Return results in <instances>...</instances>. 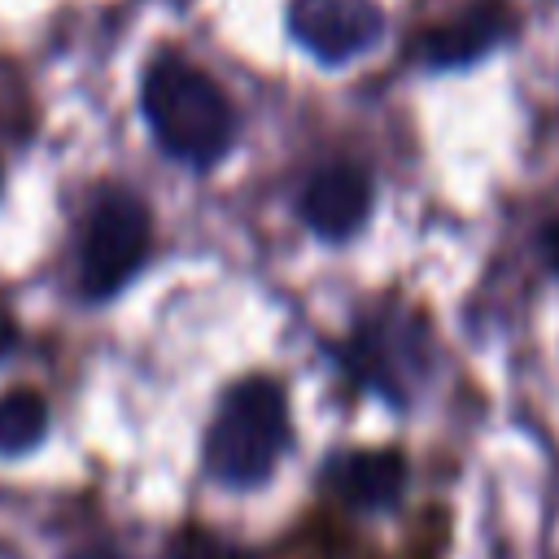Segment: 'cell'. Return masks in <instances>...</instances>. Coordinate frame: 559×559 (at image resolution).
<instances>
[{"mask_svg":"<svg viewBox=\"0 0 559 559\" xmlns=\"http://www.w3.org/2000/svg\"><path fill=\"white\" fill-rule=\"evenodd\" d=\"M140 105L153 140L188 166H214L236 144V109L223 87L179 52H157L144 70Z\"/></svg>","mask_w":559,"mask_h":559,"instance_id":"obj_1","label":"cell"},{"mask_svg":"<svg viewBox=\"0 0 559 559\" xmlns=\"http://www.w3.org/2000/svg\"><path fill=\"white\" fill-rule=\"evenodd\" d=\"M288 441L284 389L271 376H249L231 384L205 432V467L227 489L262 485Z\"/></svg>","mask_w":559,"mask_h":559,"instance_id":"obj_2","label":"cell"},{"mask_svg":"<svg viewBox=\"0 0 559 559\" xmlns=\"http://www.w3.org/2000/svg\"><path fill=\"white\" fill-rule=\"evenodd\" d=\"M148 236H153L148 205L131 188H122V183L96 188V197L87 205L83 253H79V288H83V297L105 301L118 288H127V280L148 258Z\"/></svg>","mask_w":559,"mask_h":559,"instance_id":"obj_3","label":"cell"},{"mask_svg":"<svg viewBox=\"0 0 559 559\" xmlns=\"http://www.w3.org/2000/svg\"><path fill=\"white\" fill-rule=\"evenodd\" d=\"M288 31L314 61L341 66L380 44L384 9L376 0H293Z\"/></svg>","mask_w":559,"mask_h":559,"instance_id":"obj_4","label":"cell"},{"mask_svg":"<svg viewBox=\"0 0 559 559\" xmlns=\"http://www.w3.org/2000/svg\"><path fill=\"white\" fill-rule=\"evenodd\" d=\"M371 214V175L354 162H332L310 175L301 192V218L323 240H349Z\"/></svg>","mask_w":559,"mask_h":559,"instance_id":"obj_5","label":"cell"},{"mask_svg":"<svg viewBox=\"0 0 559 559\" xmlns=\"http://www.w3.org/2000/svg\"><path fill=\"white\" fill-rule=\"evenodd\" d=\"M323 480L349 507H389L406 485V459L397 450H349L323 467Z\"/></svg>","mask_w":559,"mask_h":559,"instance_id":"obj_6","label":"cell"},{"mask_svg":"<svg viewBox=\"0 0 559 559\" xmlns=\"http://www.w3.org/2000/svg\"><path fill=\"white\" fill-rule=\"evenodd\" d=\"M502 31H507V13H502L493 0H480V4L463 9L459 17L432 26V31L424 35L419 57H424L428 66H437V70L467 66V61L485 57V52L502 39Z\"/></svg>","mask_w":559,"mask_h":559,"instance_id":"obj_7","label":"cell"},{"mask_svg":"<svg viewBox=\"0 0 559 559\" xmlns=\"http://www.w3.org/2000/svg\"><path fill=\"white\" fill-rule=\"evenodd\" d=\"M48 432V406L39 393L17 389L0 397V454H26Z\"/></svg>","mask_w":559,"mask_h":559,"instance_id":"obj_8","label":"cell"},{"mask_svg":"<svg viewBox=\"0 0 559 559\" xmlns=\"http://www.w3.org/2000/svg\"><path fill=\"white\" fill-rule=\"evenodd\" d=\"M166 559H245V555H236L231 546H218L210 537H183L166 550Z\"/></svg>","mask_w":559,"mask_h":559,"instance_id":"obj_9","label":"cell"},{"mask_svg":"<svg viewBox=\"0 0 559 559\" xmlns=\"http://www.w3.org/2000/svg\"><path fill=\"white\" fill-rule=\"evenodd\" d=\"M13 341H17V328H13V319H9L4 310H0V358H9Z\"/></svg>","mask_w":559,"mask_h":559,"instance_id":"obj_10","label":"cell"},{"mask_svg":"<svg viewBox=\"0 0 559 559\" xmlns=\"http://www.w3.org/2000/svg\"><path fill=\"white\" fill-rule=\"evenodd\" d=\"M546 249H550V262L559 266V223H555V227L546 231Z\"/></svg>","mask_w":559,"mask_h":559,"instance_id":"obj_11","label":"cell"},{"mask_svg":"<svg viewBox=\"0 0 559 559\" xmlns=\"http://www.w3.org/2000/svg\"><path fill=\"white\" fill-rule=\"evenodd\" d=\"M74 559H122V555H114V550H83V555H74Z\"/></svg>","mask_w":559,"mask_h":559,"instance_id":"obj_12","label":"cell"}]
</instances>
